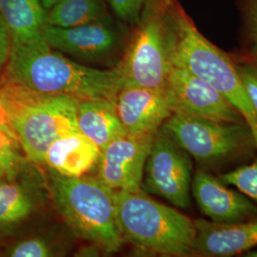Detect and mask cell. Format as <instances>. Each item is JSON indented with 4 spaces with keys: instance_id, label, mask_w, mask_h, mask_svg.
Instances as JSON below:
<instances>
[{
    "instance_id": "cell-7",
    "label": "cell",
    "mask_w": 257,
    "mask_h": 257,
    "mask_svg": "<svg viewBox=\"0 0 257 257\" xmlns=\"http://www.w3.org/2000/svg\"><path fill=\"white\" fill-rule=\"evenodd\" d=\"M128 25L108 16L75 27L45 26L42 37L51 48L86 63H109L124 53Z\"/></svg>"
},
{
    "instance_id": "cell-16",
    "label": "cell",
    "mask_w": 257,
    "mask_h": 257,
    "mask_svg": "<svg viewBox=\"0 0 257 257\" xmlns=\"http://www.w3.org/2000/svg\"><path fill=\"white\" fill-rule=\"evenodd\" d=\"M17 177L0 178V230L18 227L28 219L43 200L39 184L20 182Z\"/></svg>"
},
{
    "instance_id": "cell-21",
    "label": "cell",
    "mask_w": 257,
    "mask_h": 257,
    "mask_svg": "<svg viewBox=\"0 0 257 257\" xmlns=\"http://www.w3.org/2000/svg\"><path fill=\"white\" fill-rule=\"evenodd\" d=\"M19 149H21L19 142L0 132V164L6 170L8 178L19 175L23 162Z\"/></svg>"
},
{
    "instance_id": "cell-8",
    "label": "cell",
    "mask_w": 257,
    "mask_h": 257,
    "mask_svg": "<svg viewBox=\"0 0 257 257\" xmlns=\"http://www.w3.org/2000/svg\"><path fill=\"white\" fill-rule=\"evenodd\" d=\"M193 158L160 128L144 168L141 189L179 209L191 207Z\"/></svg>"
},
{
    "instance_id": "cell-25",
    "label": "cell",
    "mask_w": 257,
    "mask_h": 257,
    "mask_svg": "<svg viewBox=\"0 0 257 257\" xmlns=\"http://www.w3.org/2000/svg\"><path fill=\"white\" fill-rule=\"evenodd\" d=\"M11 50V36L9 30L0 15V75L7 64Z\"/></svg>"
},
{
    "instance_id": "cell-10",
    "label": "cell",
    "mask_w": 257,
    "mask_h": 257,
    "mask_svg": "<svg viewBox=\"0 0 257 257\" xmlns=\"http://www.w3.org/2000/svg\"><path fill=\"white\" fill-rule=\"evenodd\" d=\"M155 134L125 135L101 151L98 178L114 191H141L144 168Z\"/></svg>"
},
{
    "instance_id": "cell-29",
    "label": "cell",
    "mask_w": 257,
    "mask_h": 257,
    "mask_svg": "<svg viewBox=\"0 0 257 257\" xmlns=\"http://www.w3.org/2000/svg\"><path fill=\"white\" fill-rule=\"evenodd\" d=\"M243 256L257 257V249H250L243 254Z\"/></svg>"
},
{
    "instance_id": "cell-26",
    "label": "cell",
    "mask_w": 257,
    "mask_h": 257,
    "mask_svg": "<svg viewBox=\"0 0 257 257\" xmlns=\"http://www.w3.org/2000/svg\"><path fill=\"white\" fill-rule=\"evenodd\" d=\"M0 132L7 135L10 138L15 139L16 141L19 142L17 134H16V132L14 131V128L11 125L9 115H8V112H7L6 108H5V104L3 101L1 91H0Z\"/></svg>"
},
{
    "instance_id": "cell-20",
    "label": "cell",
    "mask_w": 257,
    "mask_h": 257,
    "mask_svg": "<svg viewBox=\"0 0 257 257\" xmlns=\"http://www.w3.org/2000/svg\"><path fill=\"white\" fill-rule=\"evenodd\" d=\"M218 178L224 184L234 186L257 204V156L249 163L223 173Z\"/></svg>"
},
{
    "instance_id": "cell-6",
    "label": "cell",
    "mask_w": 257,
    "mask_h": 257,
    "mask_svg": "<svg viewBox=\"0 0 257 257\" xmlns=\"http://www.w3.org/2000/svg\"><path fill=\"white\" fill-rule=\"evenodd\" d=\"M160 130L184 149L203 170L227 165L256 151L248 125L172 113Z\"/></svg>"
},
{
    "instance_id": "cell-3",
    "label": "cell",
    "mask_w": 257,
    "mask_h": 257,
    "mask_svg": "<svg viewBox=\"0 0 257 257\" xmlns=\"http://www.w3.org/2000/svg\"><path fill=\"white\" fill-rule=\"evenodd\" d=\"M178 0H148L128 31L119 62L123 86L166 89L175 52V8Z\"/></svg>"
},
{
    "instance_id": "cell-1",
    "label": "cell",
    "mask_w": 257,
    "mask_h": 257,
    "mask_svg": "<svg viewBox=\"0 0 257 257\" xmlns=\"http://www.w3.org/2000/svg\"><path fill=\"white\" fill-rule=\"evenodd\" d=\"M1 75V83L78 100L103 98L115 102L123 85L116 67L102 70L80 64L49 46L42 36L11 42L9 58Z\"/></svg>"
},
{
    "instance_id": "cell-28",
    "label": "cell",
    "mask_w": 257,
    "mask_h": 257,
    "mask_svg": "<svg viewBox=\"0 0 257 257\" xmlns=\"http://www.w3.org/2000/svg\"><path fill=\"white\" fill-rule=\"evenodd\" d=\"M39 1L42 4V6L44 7V9L48 11V10L51 9L54 5H55L57 2H59L60 0H39Z\"/></svg>"
},
{
    "instance_id": "cell-12",
    "label": "cell",
    "mask_w": 257,
    "mask_h": 257,
    "mask_svg": "<svg viewBox=\"0 0 257 257\" xmlns=\"http://www.w3.org/2000/svg\"><path fill=\"white\" fill-rule=\"evenodd\" d=\"M115 106L123 127L131 136L155 134L173 113L166 89L123 86Z\"/></svg>"
},
{
    "instance_id": "cell-22",
    "label": "cell",
    "mask_w": 257,
    "mask_h": 257,
    "mask_svg": "<svg viewBox=\"0 0 257 257\" xmlns=\"http://www.w3.org/2000/svg\"><path fill=\"white\" fill-rule=\"evenodd\" d=\"M110 10L117 19L128 25L138 23L141 12L148 0H106Z\"/></svg>"
},
{
    "instance_id": "cell-2",
    "label": "cell",
    "mask_w": 257,
    "mask_h": 257,
    "mask_svg": "<svg viewBox=\"0 0 257 257\" xmlns=\"http://www.w3.org/2000/svg\"><path fill=\"white\" fill-rule=\"evenodd\" d=\"M49 189L56 211L76 236L106 253L119 250L125 241L118 226L114 190L98 177H67L53 170Z\"/></svg>"
},
{
    "instance_id": "cell-23",
    "label": "cell",
    "mask_w": 257,
    "mask_h": 257,
    "mask_svg": "<svg viewBox=\"0 0 257 257\" xmlns=\"http://www.w3.org/2000/svg\"><path fill=\"white\" fill-rule=\"evenodd\" d=\"M243 32L249 46L257 47V0H240Z\"/></svg>"
},
{
    "instance_id": "cell-18",
    "label": "cell",
    "mask_w": 257,
    "mask_h": 257,
    "mask_svg": "<svg viewBox=\"0 0 257 257\" xmlns=\"http://www.w3.org/2000/svg\"><path fill=\"white\" fill-rule=\"evenodd\" d=\"M106 0H60L47 11L46 26L69 28L110 16Z\"/></svg>"
},
{
    "instance_id": "cell-5",
    "label": "cell",
    "mask_w": 257,
    "mask_h": 257,
    "mask_svg": "<svg viewBox=\"0 0 257 257\" xmlns=\"http://www.w3.org/2000/svg\"><path fill=\"white\" fill-rule=\"evenodd\" d=\"M0 91L11 125L29 161L44 164L47 151L55 140L79 132L78 99L9 83H0Z\"/></svg>"
},
{
    "instance_id": "cell-27",
    "label": "cell",
    "mask_w": 257,
    "mask_h": 257,
    "mask_svg": "<svg viewBox=\"0 0 257 257\" xmlns=\"http://www.w3.org/2000/svg\"><path fill=\"white\" fill-rule=\"evenodd\" d=\"M242 60L248 62L257 70V47H248L245 54L238 56Z\"/></svg>"
},
{
    "instance_id": "cell-13",
    "label": "cell",
    "mask_w": 257,
    "mask_h": 257,
    "mask_svg": "<svg viewBox=\"0 0 257 257\" xmlns=\"http://www.w3.org/2000/svg\"><path fill=\"white\" fill-rule=\"evenodd\" d=\"M194 226L193 256H233L257 246V218L237 223L198 218Z\"/></svg>"
},
{
    "instance_id": "cell-11",
    "label": "cell",
    "mask_w": 257,
    "mask_h": 257,
    "mask_svg": "<svg viewBox=\"0 0 257 257\" xmlns=\"http://www.w3.org/2000/svg\"><path fill=\"white\" fill-rule=\"evenodd\" d=\"M192 194L198 209L212 222L237 223L257 218L256 203L238 190L228 188L207 170L195 172Z\"/></svg>"
},
{
    "instance_id": "cell-14",
    "label": "cell",
    "mask_w": 257,
    "mask_h": 257,
    "mask_svg": "<svg viewBox=\"0 0 257 257\" xmlns=\"http://www.w3.org/2000/svg\"><path fill=\"white\" fill-rule=\"evenodd\" d=\"M101 150L80 132L55 140L47 151L44 165L67 177H80L98 163Z\"/></svg>"
},
{
    "instance_id": "cell-15",
    "label": "cell",
    "mask_w": 257,
    "mask_h": 257,
    "mask_svg": "<svg viewBox=\"0 0 257 257\" xmlns=\"http://www.w3.org/2000/svg\"><path fill=\"white\" fill-rule=\"evenodd\" d=\"M76 118L79 132L101 151L112 140L127 135L120 121L115 102L109 99L78 100Z\"/></svg>"
},
{
    "instance_id": "cell-24",
    "label": "cell",
    "mask_w": 257,
    "mask_h": 257,
    "mask_svg": "<svg viewBox=\"0 0 257 257\" xmlns=\"http://www.w3.org/2000/svg\"><path fill=\"white\" fill-rule=\"evenodd\" d=\"M233 58L245 91L257 111V70L248 62L239 58L238 56Z\"/></svg>"
},
{
    "instance_id": "cell-30",
    "label": "cell",
    "mask_w": 257,
    "mask_h": 257,
    "mask_svg": "<svg viewBox=\"0 0 257 257\" xmlns=\"http://www.w3.org/2000/svg\"><path fill=\"white\" fill-rule=\"evenodd\" d=\"M3 177H8V175L4 167L0 164V178H3Z\"/></svg>"
},
{
    "instance_id": "cell-17",
    "label": "cell",
    "mask_w": 257,
    "mask_h": 257,
    "mask_svg": "<svg viewBox=\"0 0 257 257\" xmlns=\"http://www.w3.org/2000/svg\"><path fill=\"white\" fill-rule=\"evenodd\" d=\"M47 11L39 0H0V15L11 36V42H25L42 36Z\"/></svg>"
},
{
    "instance_id": "cell-19",
    "label": "cell",
    "mask_w": 257,
    "mask_h": 257,
    "mask_svg": "<svg viewBox=\"0 0 257 257\" xmlns=\"http://www.w3.org/2000/svg\"><path fill=\"white\" fill-rule=\"evenodd\" d=\"M64 252L55 239L46 234L34 235L19 240L11 246L7 255L13 257L59 256Z\"/></svg>"
},
{
    "instance_id": "cell-4",
    "label": "cell",
    "mask_w": 257,
    "mask_h": 257,
    "mask_svg": "<svg viewBox=\"0 0 257 257\" xmlns=\"http://www.w3.org/2000/svg\"><path fill=\"white\" fill-rule=\"evenodd\" d=\"M116 215L125 242L151 253L193 256L194 220L144 191H115Z\"/></svg>"
},
{
    "instance_id": "cell-9",
    "label": "cell",
    "mask_w": 257,
    "mask_h": 257,
    "mask_svg": "<svg viewBox=\"0 0 257 257\" xmlns=\"http://www.w3.org/2000/svg\"><path fill=\"white\" fill-rule=\"evenodd\" d=\"M166 90L173 113L216 122H245L220 92L180 67L173 66Z\"/></svg>"
}]
</instances>
